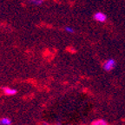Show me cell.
Returning <instances> with one entry per match:
<instances>
[{"mask_svg": "<svg viewBox=\"0 0 125 125\" xmlns=\"http://www.w3.org/2000/svg\"><path fill=\"white\" fill-rule=\"evenodd\" d=\"M11 124V121H10L9 118H2L0 119V125H10Z\"/></svg>", "mask_w": 125, "mask_h": 125, "instance_id": "cell-4", "label": "cell"}, {"mask_svg": "<svg viewBox=\"0 0 125 125\" xmlns=\"http://www.w3.org/2000/svg\"><path fill=\"white\" fill-rule=\"evenodd\" d=\"M92 125H109L107 123V122L104 121L103 119H99V120H96L92 123Z\"/></svg>", "mask_w": 125, "mask_h": 125, "instance_id": "cell-5", "label": "cell"}, {"mask_svg": "<svg viewBox=\"0 0 125 125\" xmlns=\"http://www.w3.org/2000/svg\"><path fill=\"white\" fill-rule=\"evenodd\" d=\"M30 3L35 5H41L43 3V0H30Z\"/></svg>", "mask_w": 125, "mask_h": 125, "instance_id": "cell-6", "label": "cell"}, {"mask_svg": "<svg viewBox=\"0 0 125 125\" xmlns=\"http://www.w3.org/2000/svg\"><path fill=\"white\" fill-rule=\"evenodd\" d=\"M3 90H4V92L6 95H9V96H12V95H15V94L17 93V90H16L15 89L9 88V87H4Z\"/></svg>", "mask_w": 125, "mask_h": 125, "instance_id": "cell-3", "label": "cell"}, {"mask_svg": "<svg viewBox=\"0 0 125 125\" xmlns=\"http://www.w3.org/2000/svg\"><path fill=\"white\" fill-rule=\"evenodd\" d=\"M65 31L66 32H68V33H70V34H73L75 32L74 29L71 27H69V26H67V27H65Z\"/></svg>", "mask_w": 125, "mask_h": 125, "instance_id": "cell-7", "label": "cell"}, {"mask_svg": "<svg viewBox=\"0 0 125 125\" xmlns=\"http://www.w3.org/2000/svg\"><path fill=\"white\" fill-rule=\"evenodd\" d=\"M94 18H95L96 21L100 22V23H104V22H105L106 19H107V16H106L104 12L99 11V12L95 13V15H94Z\"/></svg>", "mask_w": 125, "mask_h": 125, "instance_id": "cell-2", "label": "cell"}, {"mask_svg": "<svg viewBox=\"0 0 125 125\" xmlns=\"http://www.w3.org/2000/svg\"><path fill=\"white\" fill-rule=\"evenodd\" d=\"M115 67V61L114 59H108L103 65V68L106 71H110Z\"/></svg>", "mask_w": 125, "mask_h": 125, "instance_id": "cell-1", "label": "cell"}]
</instances>
